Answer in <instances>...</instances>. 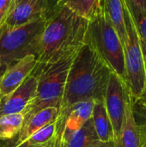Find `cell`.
Here are the masks:
<instances>
[{
    "instance_id": "cell-1",
    "label": "cell",
    "mask_w": 146,
    "mask_h": 147,
    "mask_svg": "<svg viewBox=\"0 0 146 147\" xmlns=\"http://www.w3.org/2000/svg\"><path fill=\"white\" fill-rule=\"evenodd\" d=\"M111 70L91 45L85 42L70 67L59 116L57 134L61 136L71 108L83 101L104 100Z\"/></svg>"
},
{
    "instance_id": "cell-2",
    "label": "cell",
    "mask_w": 146,
    "mask_h": 147,
    "mask_svg": "<svg viewBox=\"0 0 146 147\" xmlns=\"http://www.w3.org/2000/svg\"><path fill=\"white\" fill-rule=\"evenodd\" d=\"M89 22L57 0L46 17L36 66L55 63L77 53L85 43Z\"/></svg>"
},
{
    "instance_id": "cell-3",
    "label": "cell",
    "mask_w": 146,
    "mask_h": 147,
    "mask_svg": "<svg viewBox=\"0 0 146 147\" xmlns=\"http://www.w3.org/2000/svg\"><path fill=\"white\" fill-rule=\"evenodd\" d=\"M77 53L55 63L43 66L35 65L31 74L38 78L37 90L34 99L22 112L24 115L23 124L31 116L43 109L55 107L59 110L67 75Z\"/></svg>"
},
{
    "instance_id": "cell-4",
    "label": "cell",
    "mask_w": 146,
    "mask_h": 147,
    "mask_svg": "<svg viewBox=\"0 0 146 147\" xmlns=\"http://www.w3.org/2000/svg\"><path fill=\"white\" fill-rule=\"evenodd\" d=\"M46 17L21 26L0 28V74L28 55L38 56Z\"/></svg>"
},
{
    "instance_id": "cell-5",
    "label": "cell",
    "mask_w": 146,
    "mask_h": 147,
    "mask_svg": "<svg viewBox=\"0 0 146 147\" xmlns=\"http://www.w3.org/2000/svg\"><path fill=\"white\" fill-rule=\"evenodd\" d=\"M85 42L92 46L109 69L126 84L123 46L119 34L102 11L89 21Z\"/></svg>"
},
{
    "instance_id": "cell-6",
    "label": "cell",
    "mask_w": 146,
    "mask_h": 147,
    "mask_svg": "<svg viewBox=\"0 0 146 147\" xmlns=\"http://www.w3.org/2000/svg\"><path fill=\"white\" fill-rule=\"evenodd\" d=\"M125 23L127 34L126 42L123 46L126 83L131 96L138 97L146 85V71L139 35L126 3Z\"/></svg>"
},
{
    "instance_id": "cell-7",
    "label": "cell",
    "mask_w": 146,
    "mask_h": 147,
    "mask_svg": "<svg viewBox=\"0 0 146 147\" xmlns=\"http://www.w3.org/2000/svg\"><path fill=\"white\" fill-rule=\"evenodd\" d=\"M130 96L131 94L125 82L114 72L111 71L105 92L104 103L113 127L114 141L120 136L124 121L126 103Z\"/></svg>"
},
{
    "instance_id": "cell-8",
    "label": "cell",
    "mask_w": 146,
    "mask_h": 147,
    "mask_svg": "<svg viewBox=\"0 0 146 147\" xmlns=\"http://www.w3.org/2000/svg\"><path fill=\"white\" fill-rule=\"evenodd\" d=\"M56 3L57 0H23L14 8L3 26L16 27L46 18Z\"/></svg>"
},
{
    "instance_id": "cell-9",
    "label": "cell",
    "mask_w": 146,
    "mask_h": 147,
    "mask_svg": "<svg viewBox=\"0 0 146 147\" xmlns=\"http://www.w3.org/2000/svg\"><path fill=\"white\" fill-rule=\"evenodd\" d=\"M37 64L34 55H28L8 67L0 78V102L13 93L32 73Z\"/></svg>"
},
{
    "instance_id": "cell-10",
    "label": "cell",
    "mask_w": 146,
    "mask_h": 147,
    "mask_svg": "<svg viewBox=\"0 0 146 147\" xmlns=\"http://www.w3.org/2000/svg\"><path fill=\"white\" fill-rule=\"evenodd\" d=\"M38 84L36 76L30 74L9 96L0 102V117L10 114L22 113L34 99Z\"/></svg>"
},
{
    "instance_id": "cell-11",
    "label": "cell",
    "mask_w": 146,
    "mask_h": 147,
    "mask_svg": "<svg viewBox=\"0 0 146 147\" xmlns=\"http://www.w3.org/2000/svg\"><path fill=\"white\" fill-rule=\"evenodd\" d=\"M114 147H146V129L133 117L131 96L126 103L124 121Z\"/></svg>"
},
{
    "instance_id": "cell-12",
    "label": "cell",
    "mask_w": 146,
    "mask_h": 147,
    "mask_svg": "<svg viewBox=\"0 0 146 147\" xmlns=\"http://www.w3.org/2000/svg\"><path fill=\"white\" fill-rule=\"evenodd\" d=\"M94 101H83L73 105L65 121L61 142L66 140L92 116Z\"/></svg>"
},
{
    "instance_id": "cell-13",
    "label": "cell",
    "mask_w": 146,
    "mask_h": 147,
    "mask_svg": "<svg viewBox=\"0 0 146 147\" xmlns=\"http://www.w3.org/2000/svg\"><path fill=\"white\" fill-rule=\"evenodd\" d=\"M59 116V109L49 107L43 109L31 116L22 126L20 133L17 135V140L13 147L20 145L33 134L40 130L44 127L57 121Z\"/></svg>"
},
{
    "instance_id": "cell-14",
    "label": "cell",
    "mask_w": 146,
    "mask_h": 147,
    "mask_svg": "<svg viewBox=\"0 0 146 147\" xmlns=\"http://www.w3.org/2000/svg\"><path fill=\"white\" fill-rule=\"evenodd\" d=\"M102 11L119 34L122 46L127 40L124 0H101Z\"/></svg>"
},
{
    "instance_id": "cell-15",
    "label": "cell",
    "mask_w": 146,
    "mask_h": 147,
    "mask_svg": "<svg viewBox=\"0 0 146 147\" xmlns=\"http://www.w3.org/2000/svg\"><path fill=\"white\" fill-rule=\"evenodd\" d=\"M91 119L99 140L104 142L114 141V130L106 110L104 100L94 101Z\"/></svg>"
},
{
    "instance_id": "cell-16",
    "label": "cell",
    "mask_w": 146,
    "mask_h": 147,
    "mask_svg": "<svg viewBox=\"0 0 146 147\" xmlns=\"http://www.w3.org/2000/svg\"><path fill=\"white\" fill-rule=\"evenodd\" d=\"M96 140L99 139L90 118L66 140L61 142V147H87Z\"/></svg>"
},
{
    "instance_id": "cell-17",
    "label": "cell",
    "mask_w": 146,
    "mask_h": 147,
    "mask_svg": "<svg viewBox=\"0 0 146 147\" xmlns=\"http://www.w3.org/2000/svg\"><path fill=\"white\" fill-rule=\"evenodd\" d=\"M59 2L89 22L102 12L101 0H59Z\"/></svg>"
},
{
    "instance_id": "cell-18",
    "label": "cell",
    "mask_w": 146,
    "mask_h": 147,
    "mask_svg": "<svg viewBox=\"0 0 146 147\" xmlns=\"http://www.w3.org/2000/svg\"><path fill=\"white\" fill-rule=\"evenodd\" d=\"M24 122L22 113L10 114L0 117V140H12L20 133Z\"/></svg>"
},
{
    "instance_id": "cell-19",
    "label": "cell",
    "mask_w": 146,
    "mask_h": 147,
    "mask_svg": "<svg viewBox=\"0 0 146 147\" xmlns=\"http://www.w3.org/2000/svg\"><path fill=\"white\" fill-rule=\"evenodd\" d=\"M56 121L44 127L40 130L33 134L20 145L15 147H36L51 140L57 134Z\"/></svg>"
},
{
    "instance_id": "cell-20",
    "label": "cell",
    "mask_w": 146,
    "mask_h": 147,
    "mask_svg": "<svg viewBox=\"0 0 146 147\" xmlns=\"http://www.w3.org/2000/svg\"><path fill=\"white\" fill-rule=\"evenodd\" d=\"M124 2L139 37L146 41V10L140 9L128 0H124Z\"/></svg>"
},
{
    "instance_id": "cell-21",
    "label": "cell",
    "mask_w": 146,
    "mask_h": 147,
    "mask_svg": "<svg viewBox=\"0 0 146 147\" xmlns=\"http://www.w3.org/2000/svg\"><path fill=\"white\" fill-rule=\"evenodd\" d=\"M131 106L135 121L142 125L146 129V108L141 102L134 96H131Z\"/></svg>"
},
{
    "instance_id": "cell-22",
    "label": "cell",
    "mask_w": 146,
    "mask_h": 147,
    "mask_svg": "<svg viewBox=\"0 0 146 147\" xmlns=\"http://www.w3.org/2000/svg\"><path fill=\"white\" fill-rule=\"evenodd\" d=\"M15 8V0H0V28Z\"/></svg>"
},
{
    "instance_id": "cell-23",
    "label": "cell",
    "mask_w": 146,
    "mask_h": 147,
    "mask_svg": "<svg viewBox=\"0 0 146 147\" xmlns=\"http://www.w3.org/2000/svg\"><path fill=\"white\" fill-rule=\"evenodd\" d=\"M36 147H61V136L55 134V136L51 140Z\"/></svg>"
},
{
    "instance_id": "cell-24",
    "label": "cell",
    "mask_w": 146,
    "mask_h": 147,
    "mask_svg": "<svg viewBox=\"0 0 146 147\" xmlns=\"http://www.w3.org/2000/svg\"><path fill=\"white\" fill-rule=\"evenodd\" d=\"M87 147H114V141L104 142L101 140H96Z\"/></svg>"
},
{
    "instance_id": "cell-25",
    "label": "cell",
    "mask_w": 146,
    "mask_h": 147,
    "mask_svg": "<svg viewBox=\"0 0 146 147\" xmlns=\"http://www.w3.org/2000/svg\"><path fill=\"white\" fill-rule=\"evenodd\" d=\"M128 1L137 5L140 9L146 10V0H128Z\"/></svg>"
},
{
    "instance_id": "cell-26",
    "label": "cell",
    "mask_w": 146,
    "mask_h": 147,
    "mask_svg": "<svg viewBox=\"0 0 146 147\" xmlns=\"http://www.w3.org/2000/svg\"><path fill=\"white\" fill-rule=\"evenodd\" d=\"M140 44H141V48H142V52H143V55H144V60H145V71H146V41L140 38Z\"/></svg>"
},
{
    "instance_id": "cell-27",
    "label": "cell",
    "mask_w": 146,
    "mask_h": 147,
    "mask_svg": "<svg viewBox=\"0 0 146 147\" xmlns=\"http://www.w3.org/2000/svg\"><path fill=\"white\" fill-rule=\"evenodd\" d=\"M137 98L141 102V103L146 108V85L145 87V89L143 90V91L141 92V94Z\"/></svg>"
},
{
    "instance_id": "cell-28",
    "label": "cell",
    "mask_w": 146,
    "mask_h": 147,
    "mask_svg": "<svg viewBox=\"0 0 146 147\" xmlns=\"http://www.w3.org/2000/svg\"><path fill=\"white\" fill-rule=\"evenodd\" d=\"M22 1H23V0H15V7L17 4H19L21 2H22Z\"/></svg>"
},
{
    "instance_id": "cell-29",
    "label": "cell",
    "mask_w": 146,
    "mask_h": 147,
    "mask_svg": "<svg viewBox=\"0 0 146 147\" xmlns=\"http://www.w3.org/2000/svg\"><path fill=\"white\" fill-rule=\"evenodd\" d=\"M0 78H1V74H0Z\"/></svg>"
}]
</instances>
